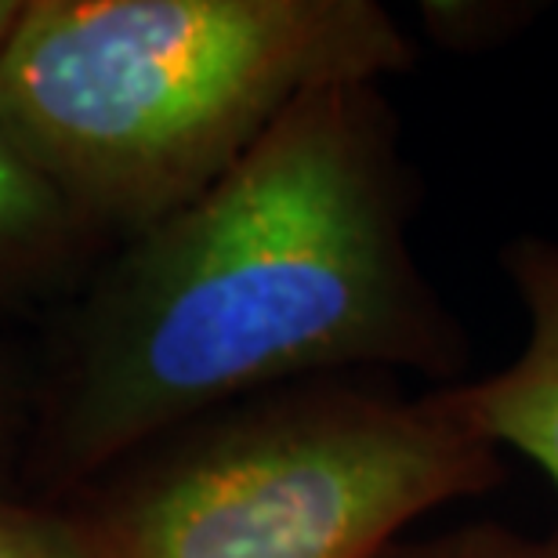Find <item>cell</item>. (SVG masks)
<instances>
[{
    "label": "cell",
    "mask_w": 558,
    "mask_h": 558,
    "mask_svg": "<svg viewBox=\"0 0 558 558\" xmlns=\"http://www.w3.org/2000/svg\"><path fill=\"white\" fill-rule=\"evenodd\" d=\"M417 167L381 84L305 95L193 204L128 240L76 333L73 475L207 414L341 374L464 381L472 338L417 265Z\"/></svg>",
    "instance_id": "cell-1"
},
{
    "label": "cell",
    "mask_w": 558,
    "mask_h": 558,
    "mask_svg": "<svg viewBox=\"0 0 558 558\" xmlns=\"http://www.w3.org/2000/svg\"><path fill=\"white\" fill-rule=\"evenodd\" d=\"M414 62L374 0H26L0 54V124L76 221L128 243L305 95Z\"/></svg>",
    "instance_id": "cell-2"
},
{
    "label": "cell",
    "mask_w": 558,
    "mask_h": 558,
    "mask_svg": "<svg viewBox=\"0 0 558 558\" xmlns=\"http://www.w3.org/2000/svg\"><path fill=\"white\" fill-rule=\"evenodd\" d=\"M505 483V453L442 388L341 374L142 446L87 526L98 558H377L435 508Z\"/></svg>",
    "instance_id": "cell-3"
},
{
    "label": "cell",
    "mask_w": 558,
    "mask_h": 558,
    "mask_svg": "<svg viewBox=\"0 0 558 558\" xmlns=\"http://www.w3.org/2000/svg\"><path fill=\"white\" fill-rule=\"evenodd\" d=\"M497 262L526 312V344L500 371L439 388L468 428L530 457L558 489V240L522 232Z\"/></svg>",
    "instance_id": "cell-4"
},
{
    "label": "cell",
    "mask_w": 558,
    "mask_h": 558,
    "mask_svg": "<svg viewBox=\"0 0 558 558\" xmlns=\"http://www.w3.org/2000/svg\"><path fill=\"white\" fill-rule=\"evenodd\" d=\"M73 226L65 196L0 124V262L54 247Z\"/></svg>",
    "instance_id": "cell-5"
},
{
    "label": "cell",
    "mask_w": 558,
    "mask_h": 558,
    "mask_svg": "<svg viewBox=\"0 0 558 558\" xmlns=\"http://www.w3.org/2000/svg\"><path fill=\"white\" fill-rule=\"evenodd\" d=\"M544 11L530 0H421L417 19L435 48L478 54L505 48Z\"/></svg>",
    "instance_id": "cell-6"
},
{
    "label": "cell",
    "mask_w": 558,
    "mask_h": 558,
    "mask_svg": "<svg viewBox=\"0 0 558 558\" xmlns=\"http://www.w3.org/2000/svg\"><path fill=\"white\" fill-rule=\"evenodd\" d=\"M377 558H558V526L526 533L505 522H464L432 537H403Z\"/></svg>",
    "instance_id": "cell-7"
},
{
    "label": "cell",
    "mask_w": 558,
    "mask_h": 558,
    "mask_svg": "<svg viewBox=\"0 0 558 558\" xmlns=\"http://www.w3.org/2000/svg\"><path fill=\"white\" fill-rule=\"evenodd\" d=\"M0 558H98L87 522L0 500Z\"/></svg>",
    "instance_id": "cell-8"
},
{
    "label": "cell",
    "mask_w": 558,
    "mask_h": 558,
    "mask_svg": "<svg viewBox=\"0 0 558 558\" xmlns=\"http://www.w3.org/2000/svg\"><path fill=\"white\" fill-rule=\"evenodd\" d=\"M22 8H26V0H0V54H4L11 33H15V26H19Z\"/></svg>",
    "instance_id": "cell-9"
}]
</instances>
